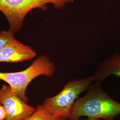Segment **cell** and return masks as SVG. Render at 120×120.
Returning <instances> with one entry per match:
<instances>
[{
    "mask_svg": "<svg viewBox=\"0 0 120 120\" xmlns=\"http://www.w3.org/2000/svg\"><path fill=\"white\" fill-rule=\"evenodd\" d=\"M101 86L94 82L86 95L78 98L73 105L68 119L79 120L81 117L88 119L114 120L120 114V103L102 90Z\"/></svg>",
    "mask_w": 120,
    "mask_h": 120,
    "instance_id": "1",
    "label": "cell"
},
{
    "mask_svg": "<svg viewBox=\"0 0 120 120\" xmlns=\"http://www.w3.org/2000/svg\"><path fill=\"white\" fill-rule=\"evenodd\" d=\"M54 63L48 56L43 55L34 60L26 69L17 72H0V80L9 85L13 92L27 102L26 90L31 82L41 76L52 77L55 72Z\"/></svg>",
    "mask_w": 120,
    "mask_h": 120,
    "instance_id": "2",
    "label": "cell"
},
{
    "mask_svg": "<svg viewBox=\"0 0 120 120\" xmlns=\"http://www.w3.org/2000/svg\"><path fill=\"white\" fill-rule=\"evenodd\" d=\"M47 4L56 9H64L65 0H0V11L9 22L10 30L15 34L21 30L26 15L34 9H47Z\"/></svg>",
    "mask_w": 120,
    "mask_h": 120,
    "instance_id": "3",
    "label": "cell"
},
{
    "mask_svg": "<svg viewBox=\"0 0 120 120\" xmlns=\"http://www.w3.org/2000/svg\"><path fill=\"white\" fill-rule=\"evenodd\" d=\"M94 82L93 75L71 80L64 86L59 94L45 99L42 105L49 110L60 116L61 120H67L73 105L79 96L88 90Z\"/></svg>",
    "mask_w": 120,
    "mask_h": 120,
    "instance_id": "4",
    "label": "cell"
},
{
    "mask_svg": "<svg viewBox=\"0 0 120 120\" xmlns=\"http://www.w3.org/2000/svg\"><path fill=\"white\" fill-rule=\"evenodd\" d=\"M0 104L6 113L5 120H23L32 115L36 109L23 101L9 86L0 89Z\"/></svg>",
    "mask_w": 120,
    "mask_h": 120,
    "instance_id": "5",
    "label": "cell"
},
{
    "mask_svg": "<svg viewBox=\"0 0 120 120\" xmlns=\"http://www.w3.org/2000/svg\"><path fill=\"white\" fill-rule=\"evenodd\" d=\"M36 55V52L32 48L13 38L0 50V62L18 63L31 60Z\"/></svg>",
    "mask_w": 120,
    "mask_h": 120,
    "instance_id": "6",
    "label": "cell"
},
{
    "mask_svg": "<svg viewBox=\"0 0 120 120\" xmlns=\"http://www.w3.org/2000/svg\"><path fill=\"white\" fill-rule=\"evenodd\" d=\"M120 77V52L108 56L97 66L93 76L94 82L101 86L110 76Z\"/></svg>",
    "mask_w": 120,
    "mask_h": 120,
    "instance_id": "7",
    "label": "cell"
},
{
    "mask_svg": "<svg viewBox=\"0 0 120 120\" xmlns=\"http://www.w3.org/2000/svg\"><path fill=\"white\" fill-rule=\"evenodd\" d=\"M23 120H61L60 116L48 109L43 105L38 106L34 112Z\"/></svg>",
    "mask_w": 120,
    "mask_h": 120,
    "instance_id": "8",
    "label": "cell"
},
{
    "mask_svg": "<svg viewBox=\"0 0 120 120\" xmlns=\"http://www.w3.org/2000/svg\"><path fill=\"white\" fill-rule=\"evenodd\" d=\"M14 33L11 30L0 32V50L4 45L14 38Z\"/></svg>",
    "mask_w": 120,
    "mask_h": 120,
    "instance_id": "9",
    "label": "cell"
},
{
    "mask_svg": "<svg viewBox=\"0 0 120 120\" xmlns=\"http://www.w3.org/2000/svg\"><path fill=\"white\" fill-rule=\"evenodd\" d=\"M6 113L4 108L2 105H0V120H5Z\"/></svg>",
    "mask_w": 120,
    "mask_h": 120,
    "instance_id": "10",
    "label": "cell"
},
{
    "mask_svg": "<svg viewBox=\"0 0 120 120\" xmlns=\"http://www.w3.org/2000/svg\"><path fill=\"white\" fill-rule=\"evenodd\" d=\"M75 0H65V3L66 4L67 3H71V2H73V1H74Z\"/></svg>",
    "mask_w": 120,
    "mask_h": 120,
    "instance_id": "11",
    "label": "cell"
},
{
    "mask_svg": "<svg viewBox=\"0 0 120 120\" xmlns=\"http://www.w3.org/2000/svg\"><path fill=\"white\" fill-rule=\"evenodd\" d=\"M86 120H95V119H87Z\"/></svg>",
    "mask_w": 120,
    "mask_h": 120,
    "instance_id": "12",
    "label": "cell"
}]
</instances>
